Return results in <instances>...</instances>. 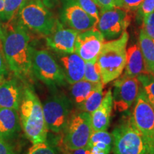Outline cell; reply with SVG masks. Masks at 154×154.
I'll return each instance as SVG.
<instances>
[{"instance_id": "cell-1", "label": "cell", "mask_w": 154, "mask_h": 154, "mask_svg": "<svg viewBox=\"0 0 154 154\" xmlns=\"http://www.w3.org/2000/svg\"><path fill=\"white\" fill-rule=\"evenodd\" d=\"M4 29L2 50L7 66L21 80L32 75L31 47L27 29L15 22Z\"/></svg>"}, {"instance_id": "cell-2", "label": "cell", "mask_w": 154, "mask_h": 154, "mask_svg": "<svg viewBox=\"0 0 154 154\" xmlns=\"http://www.w3.org/2000/svg\"><path fill=\"white\" fill-rule=\"evenodd\" d=\"M19 111L21 126L26 137L33 144L46 141L49 131L42 103L30 86L24 88Z\"/></svg>"}, {"instance_id": "cell-3", "label": "cell", "mask_w": 154, "mask_h": 154, "mask_svg": "<svg viewBox=\"0 0 154 154\" xmlns=\"http://www.w3.org/2000/svg\"><path fill=\"white\" fill-rule=\"evenodd\" d=\"M128 37L126 31L119 38L103 42L96 59L103 86L118 79L124 72Z\"/></svg>"}, {"instance_id": "cell-4", "label": "cell", "mask_w": 154, "mask_h": 154, "mask_svg": "<svg viewBox=\"0 0 154 154\" xmlns=\"http://www.w3.org/2000/svg\"><path fill=\"white\" fill-rule=\"evenodd\" d=\"M14 18L27 30L45 36L53 32L59 21L41 0H24Z\"/></svg>"}, {"instance_id": "cell-5", "label": "cell", "mask_w": 154, "mask_h": 154, "mask_svg": "<svg viewBox=\"0 0 154 154\" xmlns=\"http://www.w3.org/2000/svg\"><path fill=\"white\" fill-rule=\"evenodd\" d=\"M113 136V154H148L149 146L135 125L132 116L124 119L115 127Z\"/></svg>"}, {"instance_id": "cell-6", "label": "cell", "mask_w": 154, "mask_h": 154, "mask_svg": "<svg viewBox=\"0 0 154 154\" xmlns=\"http://www.w3.org/2000/svg\"><path fill=\"white\" fill-rule=\"evenodd\" d=\"M32 74L52 89L66 86L67 82L62 69L53 55L47 50L31 47Z\"/></svg>"}, {"instance_id": "cell-7", "label": "cell", "mask_w": 154, "mask_h": 154, "mask_svg": "<svg viewBox=\"0 0 154 154\" xmlns=\"http://www.w3.org/2000/svg\"><path fill=\"white\" fill-rule=\"evenodd\" d=\"M54 91L42 104L43 112L48 131L59 134L66 128L74 106L70 98L62 92Z\"/></svg>"}, {"instance_id": "cell-8", "label": "cell", "mask_w": 154, "mask_h": 154, "mask_svg": "<svg viewBox=\"0 0 154 154\" xmlns=\"http://www.w3.org/2000/svg\"><path fill=\"white\" fill-rule=\"evenodd\" d=\"M92 131L91 114L85 111H74L63 130L64 134L61 141L62 151L65 153L85 147Z\"/></svg>"}, {"instance_id": "cell-9", "label": "cell", "mask_w": 154, "mask_h": 154, "mask_svg": "<svg viewBox=\"0 0 154 154\" xmlns=\"http://www.w3.org/2000/svg\"><path fill=\"white\" fill-rule=\"evenodd\" d=\"M131 21L128 11L113 7L100 11L96 29L99 30L104 40L116 39L126 32Z\"/></svg>"}, {"instance_id": "cell-10", "label": "cell", "mask_w": 154, "mask_h": 154, "mask_svg": "<svg viewBox=\"0 0 154 154\" xmlns=\"http://www.w3.org/2000/svg\"><path fill=\"white\" fill-rule=\"evenodd\" d=\"M132 119L149 150L154 149V109L141 88L135 101Z\"/></svg>"}, {"instance_id": "cell-11", "label": "cell", "mask_w": 154, "mask_h": 154, "mask_svg": "<svg viewBox=\"0 0 154 154\" xmlns=\"http://www.w3.org/2000/svg\"><path fill=\"white\" fill-rule=\"evenodd\" d=\"M61 22L79 33L96 29L97 22L81 8L74 0H61Z\"/></svg>"}, {"instance_id": "cell-12", "label": "cell", "mask_w": 154, "mask_h": 154, "mask_svg": "<svg viewBox=\"0 0 154 154\" xmlns=\"http://www.w3.org/2000/svg\"><path fill=\"white\" fill-rule=\"evenodd\" d=\"M113 106L119 112H126L136 101L140 90L137 77H119L113 83Z\"/></svg>"}, {"instance_id": "cell-13", "label": "cell", "mask_w": 154, "mask_h": 154, "mask_svg": "<svg viewBox=\"0 0 154 154\" xmlns=\"http://www.w3.org/2000/svg\"><path fill=\"white\" fill-rule=\"evenodd\" d=\"M103 42L104 38L96 29L80 32L75 42L74 52L85 62L95 61L97 59Z\"/></svg>"}, {"instance_id": "cell-14", "label": "cell", "mask_w": 154, "mask_h": 154, "mask_svg": "<svg viewBox=\"0 0 154 154\" xmlns=\"http://www.w3.org/2000/svg\"><path fill=\"white\" fill-rule=\"evenodd\" d=\"M79 32L73 29L65 27L58 21L56 27L49 36H46L47 46L58 54L74 52L75 42Z\"/></svg>"}, {"instance_id": "cell-15", "label": "cell", "mask_w": 154, "mask_h": 154, "mask_svg": "<svg viewBox=\"0 0 154 154\" xmlns=\"http://www.w3.org/2000/svg\"><path fill=\"white\" fill-rule=\"evenodd\" d=\"M58 55L67 84H72L84 79L85 61L79 56L75 52Z\"/></svg>"}, {"instance_id": "cell-16", "label": "cell", "mask_w": 154, "mask_h": 154, "mask_svg": "<svg viewBox=\"0 0 154 154\" xmlns=\"http://www.w3.org/2000/svg\"><path fill=\"white\" fill-rule=\"evenodd\" d=\"M113 109V96L111 88L103 96L101 104L91 114V126L93 131H107L110 124Z\"/></svg>"}, {"instance_id": "cell-17", "label": "cell", "mask_w": 154, "mask_h": 154, "mask_svg": "<svg viewBox=\"0 0 154 154\" xmlns=\"http://www.w3.org/2000/svg\"><path fill=\"white\" fill-rule=\"evenodd\" d=\"M22 94L16 79H9L4 82L0 85V108L19 111Z\"/></svg>"}, {"instance_id": "cell-18", "label": "cell", "mask_w": 154, "mask_h": 154, "mask_svg": "<svg viewBox=\"0 0 154 154\" xmlns=\"http://www.w3.org/2000/svg\"><path fill=\"white\" fill-rule=\"evenodd\" d=\"M21 127L18 111L0 108V138L11 139L20 131Z\"/></svg>"}, {"instance_id": "cell-19", "label": "cell", "mask_w": 154, "mask_h": 154, "mask_svg": "<svg viewBox=\"0 0 154 154\" xmlns=\"http://www.w3.org/2000/svg\"><path fill=\"white\" fill-rule=\"evenodd\" d=\"M140 74H149L138 44H134L126 49V66L121 77H137Z\"/></svg>"}, {"instance_id": "cell-20", "label": "cell", "mask_w": 154, "mask_h": 154, "mask_svg": "<svg viewBox=\"0 0 154 154\" xmlns=\"http://www.w3.org/2000/svg\"><path fill=\"white\" fill-rule=\"evenodd\" d=\"M101 84L102 82L95 84L82 79L74 84H69V98L74 107L79 111L84 101Z\"/></svg>"}, {"instance_id": "cell-21", "label": "cell", "mask_w": 154, "mask_h": 154, "mask_svg": "<svg viewBox=\"0 0 154 154\" xmlns=\"http://www.w3.org/2000/svg\"><path fill=\"white\" fill-rule=\"evenodd\" d=\"M138 45L143 55L146 72L149 74L154 75V38L150 37L141 29Z\"/></svg>"}, {"instance_id": "cell-22", "label": "cell", "mask_w": 154, "mask_h": 154, "mask_svg": "<svg viewBox=\"0 0 154 154\" xmlns=\"http://www.w3.org/2000/svg\"><path fill=\"white\" fill-rule=\"evenodd\" d=\"M103 84H101L92 91L88 98L82 103L79 111L91 113L99 106L103 99Z\"/></svg>"}, {"instance_id": "cell-23", "label": "cell", "mask_w": 154, "mask_h": 154, "mask_svg": "<svg viewBox=\"0 0 154 154\" xmlns=\"http://www.w3.org/2000/svg\"><path fill=\"white\" fill-rule=\"evenodd\" d=\"M84 79L95 84L101 82V72L96 60L85 62Z\"/></svg>"}, {"instance_id": "cell-24", "label": "cell", "mask_w": 154, "mask_h": 154, "mask_svg": "<svg viewBox=\"0 0 154 154\" xmlns=\"http://www.w3.org/2000/svg\"><path fill=\"white\" fill-rule=\"evenodd\" d=\"M96 143H103L112 148L113 146V136L111 134L107 132V131H92L87 146L90 149Z\"/></svg>"}, {"instance_id": "cell-25", "label": "cell", "mask_w": 154, "mask_h": 154, "mask_svg": "<svg viewBox=\"0 0 154 154\" xmlns=\"http://www.w3.org/2000/svg\"><path fill=\"white\" fill-rule=\"evenodd\" d=\"M137 78L148 99H154V75L140 74Z\"/></svg>"}, {"instance_id": "cell-26", "label": "cell", "mask_w": 154, "mask_h": 154, "mask_svg": "<svg viewBox=\"0 0 154 154\" xmlns=\"http://www.w3.org/2000/svg\"><path fill=\"white\" fill-rule=\"evenodd\" d=\"M24 1V0H4L5 22H9L14 19L17 11Z\"/></svg>"}, {"instance_id": "cell-27", "label": "cell", "mask_w": 154, "mask_h": 154, "mask_svg": "<svg viewBox=\"0 0 154 154\" xmlns=\"http://www.w3.org/2000/svg\"><path fill=\"white\" fill-rule=\"evenodd\" d=\"M26 154H59L57 148L50 144L47 140L34 143Z\"/></svg>"}, {"instance_id": "cell-28", "label": "cell", "mask_w": 154, "mask_h": 154, "mask_svg": "<svg viewBox=\"0 0 154 154\" xmlns=\"http://www.w3.org/2000/svg\"><path fill=\"white\" fill-rule=\"evenodd\" d=\"M74 1L78 4L81 8L84 9L91 17L95 19L98 22L100 12L97 5L94 3L93 0H74Z\"/></svg>"}, {"instance_id": "cell-29", "label": "cell", "mask_w": 154, "mask_h": 154, "mask_svg": "<svg viewBox=\"0 0 154 154\" xmlns=\"http://www.w3.org/2000/svg\"><path fill=\"white\" fill-rule=\"evenodd\" d=\"M143 0H114V7L131 11L137 10Z\"/></svg>"}, {"instance_id": "cell-30", "label": "cell", "mask_w": 154, "mask_h": 154, "mask_svg": "<svg viewBox=\"0 0 154 154\" xmlns=\"http://www.w3.org/2000/svg\"><path fill=\"white\" fill-rule=\"evenodd\" d=\"M137 10V18L142 21L144 17L154 11V0H143Z\"/></svg>"}, {"instance_id": "cell-31", "label": "cell", "mask_w": 154, "mask_h": 154, "mask_svg": "<svg viewBox=\"0 0 154 154\" xmlns=\"http://www.w3.org/2000/svg\"><path fill=\"white\" fill-rule=\"evenodd\" d=\"M142 29L148 36L154 38V11L151 14L144 17L142 20Z\"/></svg>"}, {"instance_id": "cell-32", "label": "cell", "mask_w": 154, "mask_h": 154, "mask_svg": "<svg viewBox=\"0 0 154 154\" xmlns=\"http://www.w3.org/2000/svg\"><path fill=\"white\" fill-rule=\"evenodd\" d=\"M101 11L106 10L114 7V0H93Z\"/></svg>"}, {"instance_id": "cell-33", "label": "cell", "mask_w": 154, "mask_h": 154, "mask_svg": "<svg viewBox=\"0 0 154 154\" xmlns=\"http://www.w3.org/2000/svg\"><path fill=\"white\" fill-rule=\"evenodd\" d=\"M0 154H16L7 140L0 138Z\"/></svg>"}, {"instance_id": "cell-34", "label": "cell", "mask_w": 154, "mask_h": 154, "mask_svg": "<svg viewBox=\"0 0 154 154\" xmlns=\"http://www.w3.org/2000/svg\"><path fill=\"white\" fill-rule=\"evenodd\" d=\"M0 46H2V42H0ZM7 73V61L4 55L2 47H0V80L3 78Z\"/></svg>"}, {"instance_id": "cell-35", "label": "cell", "mask_w": 154, "mask_h": 154, "mask_svg": "<svg viewBox=\"0 0 154 154\" xmlns=\"http://www.w3.org/2000/svg\"><path fill=\"white\" fill-rule=\"evenodd\" d=\"M91 149L87 146L84 148H81L73 151H67L65 154H90Z\"/></svg>"}, {"instance_id": "cell-36", "label": "cell", "mask_w": 154, "mask_h": 154, "mask_svg": "<svg viewBox=\"0 0 154 154\" xmlns=\"http://www.w3.org/2000/svg\"><path fill=\"white\" fill-rule=\"evenodd\" d=\"M4 9H5V2H4V0H0V20L2 22H5Z\"/></svg>"}, {"instance_id": "cell-37", "label": "cell", "mask_w": 154, "mask_h": 154, "mask_svg": "<svg viewBox=\"0 0 154 154\" xmlns=\"http://www.w3.org/2000/svg\"><path fill=\"white\" fill-rule=\"evenodd\" d=\"M90 154H106L104 151H101L96 147L91 148V151H90Z\"/></svg>"}, {"instance_id": "cell-38", "label": "cell", "mask_w": 154, "mask_h": 154, "mask_svg": "<svg viewBox=\"0 0 154 154\" xmlns=\"http://www.w3.org/2000/svg\"><path fill=\"white\" fill-rule=\"evenodd\" d=\"M4 38V29L2 26L1 23H0V42H2Z\"/></svg>"}, {"instance_id": "cell-39", "label": "cell", "mask_w": 154, "mask_h": 154, "mask_svg": "<svg viewBox=\"0 0 154 154\" xmlns=\"http://www.w3.org/2000/svg\"><path fill=\"white\" fill-rule=\"evenodd\" d=\"M149 101H150V103H151V104L152 105V106H153V109H154V99H149Z\"/></svg>"}, {"instance_id": "cell-40", "label": "cell", "mask_w": 154, "mask_h": 154, "mask_svg": "<svg viewBox=\"0 0 154 154\" xmlns=\"http://www.w3.org/2000/svg\"><path fill=\"white\" fill-rule=\"evenodd\" d=\"M148 154H154V149L149 150V153H148Z\"/></svg>"}]
</instances>
